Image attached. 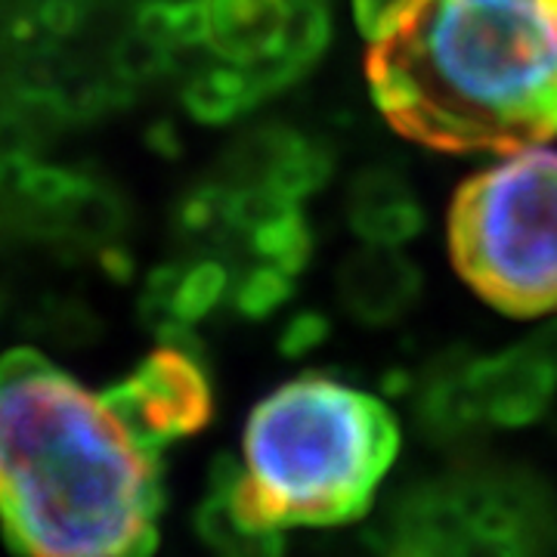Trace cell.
Instances as JSON below:
<instances>
[{"label":"cell","instance_id":"obj_10","mask_svg":"<svg viewBox=\"0 0 557 557\" xmlns=\"http://www.w3.org/2000/svg\"><path fill=\"white\" fill-rule=\"evenodd\" d=\"M347 220L362 242L397 248L421 233L424 211L409 180L391 168H369L350 183Z\"/></svg>","mask_w":557,"mask_h":557},{"label":"cell","instance_id":"obj_7","mask_svg":"<svg viewBox=\"0 0 557 557\" xmlns=\"http://www.w3.org/2000/svg\"><path fill=\"white\" fill-rule=\"evenodd\" d=\"M555 369L530 344L483 357L468 369V394L474 412L486 424L523 428L545 416L555 397Z\"/></svg>","mask_w":557,"mask_h":557},{"label":"cell","instance_id":"obj_3","mask_svg":"<svg viewBox=\"0 0 557 557\" xmlns=\"http://www.w3.org/2000/svg\"><path fill=\"white\" fill-rule=\"evenodd\" d=\"M233 502L260 530L359 520L399 453L394 412L329 375H300L260 399L245 424Z\"/></svg>","mask_w":557,"mask_h":557},{"label":"cell","instance_id":"obj_12","mask_svg":"<svg viewBox=\"0 0 557 557\" xmlns=\"http://www.w3.org/2000/svg\"><path fill=\"white\" fill-rule=\"evenodd\" d=\"M474 359L465 350H453L424 372L418 387V416L437 437H458L480 424L474 403L468 394V369Z\"/></svg>","mask_w":557,"mask_h":557},{"label":"cell","instance_id":"obj_4","mask_svg":"<svg viewBox=\"0 0 557 557\" xmlns=\"http://www.w3.org/2000/svg\"><path fill=\"white\" fill-rule=\"evenodd\" d=\"M458 276L508 317L557 310V152L523 146L478 171L449 208Z\"/></svg>","mask_w":557,"mask_h":557},{"label":"cell","instance_id":"obj_18","mask_svg":"<svg viewBox=\"0 0 557 557\" xmlns=\"http://www.w3.org/2000/svg\"><path fill=\"white\" fill-rule=\"evenodd\" d=\"M233 282V273L230 267L218 258H201L186 263L180 270L177 288H174V317L183 322V325H196L201 319L208 317L214 307L220 304V298L226 295Z\"/></svg>","mask_w":557,"mask_h":557},{"label":"cell","instance_id":"obj_20","mask_svg":"<svg viewBox=\"0 0 557 557\" xmlns=\"http://www.w3.org/2000/svg\"><path fill=\"white\" fill-rule=\"evenodd\" d=\"M87 180L90 174H78V171L60 168V164H44L35 159L22 180L20 196L32 208H38V214H57L78 196Z\"/></svg>","mask_w":557,"mask_h":557},{"label":"cell","instance_id":"obj_21","mask_svg":"<svg viewBox=\"0 0 557 557\" xmlns=\"http://www.w3.org/2000/svg\"><path fill=\"white\" fill-rule=\"evenodd\" d=\"M409 3L412 0H354V20H357L359 32L375 44L397 28Z\"/></svg>","mask_w":557,"mask_h":557},{"label":"cell","instance_id":"obj_14","mask_svg":"<svg viewBox=\"0 0 557 557\" xmlns=\"http://www.w3.org/2000/svg\"><path fill=\"white\" fill-rule=\"evenodd\" d=\"M186 112L201 124H230L258 106L248 72L242 65L223 62L196 72L183 87Z\"/></svg>","mask_w":557,"mask_h":557},{"label":"cell","instance_id":"obj_6","mask_svg":"<svg viewBox=\"0 0 557 557\" xmlns=\"http://www.w3.org/2000/svg\"><path fill=\"white\" fill-rule=\"evenodd\" d=\"M332 174V152L313 137H304L282 124H263L242 134L223 156L226 186L273 189L285 199L300 201L317 193Z\"/></svg>","mask_w":557,"mask_h":557},{"label":"cell","instance_id":"obj_16","mask_svg":"<svg viewBox=\"0 0 557 557\" xmlns=\"http://www.w3.org/2000/svg\"><path fill=\"white\" fill-rule=\"evenodd\" d=\"M174 226L189 242H230L236 239L230 223V189L226 183H201L180 199Z\"/></svg>","mask_w":557,"mask_h":557},{"label":"cell","instance_id":"obj_25","mask_svg":"<svg viewBox=\"0 0 557 557\" xmlns=\"http://www.w3.org/2000/svg\"><path fill=\"white\" fill-rule=\"evenodd\" d=\"M527 344H530L539 357L545 359V362L555 369V375H557V319L555 322H548V325H542V329H539L536 335L527 341Z\"/></svg>","mask_w":557,"mask_h":557},{"label":"cell","instance_id":"obj_9","mask_svg":"<svg viewBox=\"0 0 557 557\" xmlns=\"http://www.w3.org/2000/svg\"><path fill=\"white\" fill-rule=\"evenodd\" d=\"M208 47L242 69L276 60L288 40L295 0H205Z\"/></svg>","mask_w":557,"mask_h":557},{"label":"cell","instance_id":"obj_19","mask_svg":"<svg viewBox=\"0 0 557 557\" xmlns=\"http://www.w3.org/2000/svg\"><path fill=\"white\" fill-rule=\"evenodd\" d=\"M174 62H177V53L171 47L146 38L137 28L121 35L119 44L112 47V75L124 81V84H131L134 90L139 84H149L164 72H171Z\"/></svg>","mask_w":557,"mask_h":557},{"label":"cell","instance_id":"obj_2","mask_svg":"<svg viewBox=\"0 0 557 557\" xmlns=\"http://www.w3.org/2000/svg\"><path fill=\"white\" fill-rule=\"evenodd\" d=\"M372 100L418 146L518 152L557 137V0H412L366 57Z\"/></svg>","mask_w":557,"mask_h":557},{"label":"cell","instance_id":"obj_24","mask_svg":"<svg viewBox=\"0 0 557 557\" xmlns=\"http://www.w3.org/2000/svg\"><path fill=\"white\" fill-rule=\"evenodd\" d=\"M100 263L102 270H106V276L115 278V282H131L134 276V258H131V251L127 248H121L119 242H112V245H106L100 248Z\"/></svg>","mask_w":557,"mask_h":557},{"label":"cell","instance_id":"obj_11","mask_svg":"<svg viewBox=\"0 0 557 557\" xmlns=\"http://www.w3.org/2000/svg\"><path fill=\"white\" fill-rule=\"evenodd\" d=\"M233 468L236 461L226 456H220L211 468V490L196 511V530L201 542L214 552V557H282L285 555L282 530L251 527L236 508L230 486Z\"/></svg>","mask_w":557,"mask_h":557},{"label":"cell","instance_id":"obj_22","mask_svg":"<svg viewBox=\"0 0 557 557\" xmlns=\"http://www.w3.org/2000/svg\"><path fill=\"white\" fill-rule=\"evenodd\" d=\"M329 338V319L322 313H298L285 322L282 329V338H278V347L285 357H304L310 350H317L322 341Z\"/></svg>","mask_w":557,"mask_h":557},{"label":"cell","instance_id":"obj_26","mask_svg":"<svg viewBox=\"0 0 557 557\" xmlns=\"http://www.w3.org/2000/svg\"><path fill=\"white\" fill-rule=\"evenodd\" d=\"M149 146L156 152H161V156H177V139H174L171 124H156L152 134H149Z\"/></svg>","mask_w":557,"mask_h":557},{"label":"cell","instance_id":"obj_8","mask_svg":"<svg viewBox=\"0 0 557 557\" xmlns=\"http://www.w3.org/2000/svg\"><path fill=\"white\" fill-rule=\"evenodd\" d=\"M344 310L366 325H391L416 307L421 270L394 245H369L344 260L338 273Z\"/></svg>","mask_w":557,"mask_h":557},{"label":"cell","instance_id":"obj_15","mask_svg":"<svg viewBox=\"0 0 557 557\" xmlns=\"http://www.w3.org/2000/svg\"><path fill=\"white\" fill-rule=\"evenodd\" d=\"M242 242L258 260H270L295 276L313 258V230L304 218L300 205H288L285 211L263 220Z\"/></svg>","mask_w":557,"mask_h":557},{"label":"cell","instance_id":"obj_23","mask_svg":"<svg viewBox=\"0 0 557 557\" xmlns=\"http://www.w3.org/2000/svg\"><path fill=\"white\" fill-rule=\"evenodd\" d=\"M84 3L87 0H38L35 13L50 38H69L78 32L81 20H84Z\"/></svg>","mask_w":557,"mask_h":557},{"label":"cell","instance_id":"obj_13","mask_svg":"<svg viewBox=\"0 0 557 557\" xmlns=\"http://www.w3.org/2000/svg\"><path fill=\"white\" fill-rule=\"evenodd\" d=\"M44 233L62 236L81 248H106L127 226V201L109 183L90 177L75 199L57 214H40Z\"/></svg>","mask_w":557,"mask_h":557},{"label":"cell","instance_id":"obj_1","mask_svg":"<svg viewBox=\"0 0 557 557\" xmlns=\"http://www.w3.org/2000/svg\"><path fill=\"white\" fill-rule=\"evenodd\" d=\"M159 453L50 359L0 357V530L22 557H152Z\"/></svg>","mask_w":557,"mask_h":557},{"label":"cell","instance_id":"obj_5","mask_svg":"<svg viewBox=\"0 0 557 557\" xmlns=\"http://www.w3.org/2000/svg\"><path fill=\"white\" fill-rule=\"evenodd\" d=\"M102 403L149 453L196 434L214 416L205 357L177 344L152 350L127 379L102 394Z\"/></svg>","mask_w":557,"mask_h":557},{"label":"cell","instance_id":"obj_17","mask_svg":"<svg viewBox=\"0 0 557 557\" xmlns=\"http://www.w3.org/2000/svg\"><path fill=\"white\" fill-rule=\"evenodd\" d=\"M292 295H295V273L282 270L270 260H258L245 267L242 273H233V282H230L233 310L245 319H267Z\"/></svg>","mask_w":557,"mask_h":557}]
</instances>
